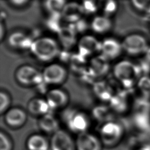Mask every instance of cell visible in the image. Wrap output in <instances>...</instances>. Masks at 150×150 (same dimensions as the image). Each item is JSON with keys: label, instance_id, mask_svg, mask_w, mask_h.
I'll use <instances>...</instances> for the list:
<instances>
[{"label": "cell", "instance_id": "1", "mask_svg": "<svg viewBox=\"0 0 150 150\" xmlns=\"http://www.w3.org/2000/svg\"><path fill=\"white\" fill-rule=\"evenodd\" d=\"M30 49L35 57L43 62L53 60L59 53L57 43L49 37L39 38L33 40Z\"/></svg>", "mask_w": 150, "mask_h": 150}, {"label": "cell", "instance_id": "2", "mask_svg": "<svg viewBox=\"0 0 150 150\" xmlns=\"http://www.w3.org/2000/svg\"><path fill=\"white\" fill-rule=\"evenodd\" d=\"M123 135L124 128L121 124L111 120L101 124L98 135L104 146L113 147L120 142Z\"/></svg>", "mask_w": 150, "mask_h": 150}, {"label": "cell", "instance_id": "3", "mask_svg": "<svg viewBox=\"0 0 150 150\" xmlns=\"http://www.w3.org/2000/svg\"><path fill=\"white\" fill-rule=\"evenodd\" d=\"M15 78L20 85L24 87L37 86L43 83L42 72L28 64L19 66L15 71Z\"/></svg>", "mask_w": 150, "mask_h": 150}, {"label": "cell", "instance_id": "4", "mask_svg": "<svg viewBox=\"0 0 150 150\" xmlns=\"http://www.w3.org/2000/svg\"><path fill=\"white\" fill-rule=\"evenodd\" d=\"M138 73L136 66L127 60L119 62L113 68V74L116 80L126 88L132 86Z\"/></svg>", "mask_w": 150, "mask_h": 150}, {"label": "cell", "instance_id": "5", "mask_svg": "<svg viewBox=\"0 0 150 150\" xmlns=\"http://www.w3.org/2000/svg\"><path fill=\"white\" fill-rule=\"evenodd\" d=\"M43 83L48 86H59L66 82L68 72L60 64L51 63L46 66L42 71Z\"/></svg>", "mask_w": 150, "mask_h": 150}, {"label": "cell", "instance_id": "6", "mask_svg": "<svg viewBox=\"0 0 150 150\" xmlns=\"http://www.w3.org/2000/svg\"><path fill=\"white\" fill-rule=\"evenodd\" d=\"M66 122L70 131L78 135L88 131L91 121L87 113L82 111L75 110L68 113Z\"/></svg>", "mask_w": 150, "mask_h": 150}, {"label": "cell", "instance_id": "7", "mask_svg": "<svg viewBox=\"0 0 150 150\" xmlns=\"http://www.w3.org/2000/svg\"><path fill=\"white\" fill-rule=\"evenodd\" d=\"M50 150H76V140L68 131L59 129L51 136Z\"/></svg>", "mask_w": 150, "mask_h": 150}, {"label": "cell", "instance_id": "8", "mask_svg": "<svg viewBox=\"0 0 150 150\" xmlns=\"http://www.w3.org/2000/svg\"><path fill=\"white\" fill-rule=\"evenodd\" d=\"M45 98L52 111L64 108L68 105L70 100L67 92L57 87L48 90Z\"/></svg>", "mask_w": 150, "mask_h": 150}, {"label": "cell", "instance_id": "9", "mask_svg": "<svg viewBox=\"0 0 150 150\" xmlns=\"http://www.w3.org/2000/svg\"><path fill=\"white\" fill-rule=\"evenodd\" d=\"M75 140L76 150H103L104 146L98 135L89 131L78 134Z\"/></svg>", "mask_w": 150, "mask_h": 150}, {"label": "cell", "instance_id": "10", "mask_svg": "<svg viewBox=\"0 0 150 150\" xmlns=\"http://www.w3.org/2000/svg\"><path fill=\"white\" fill-rule=\"evenodd\" d=\"M4 122L9 127L18 129L22 127L28 120L27 112L18 107H11L4 113Z\"/></svg>", "mask_w": 150, "mask_h": 150}, {"label": "cell", "instance_id": "11", "mask_svg": "<svg viewBox=\"0 0 150 150\" xmlns=\"http://www.w3.org/2000/svg\"><path fill=\"white\" fill-rule=\"evenodd\" d=\"M121 44L122 49L132 54L141 53L147 47L145 39L141 36L135 34L127 36Z\"/></svg>", "mask_w": 150, "mask_h": 150}, {"label": "cell", "instance_id": "12", "mask_svg": "<svg viewBox=\"0 0 150 150\" xmlns=\"http://www.w3.org/2000/svg\"><path fill=\"white\" fill-rule=\"evenodd\" d=\"M84 12L82 5L76 2H70L66 4L60 14L63 19L73 23L79 22Z\"/></svg>", "mask_w": 150, "mask_h": 150}, {"label": "cell", "instance_id": "13", "mask_svg": "<svg viewBox=\"0 0 150 150\" xmlns=\"http://www.w3.org/2000/svg\"><path fill=\"white\" fill-rule=\"evenodd\" d=\"M78 49L80 54L86 57L100 52L101 42L93 36L86 35L79 40Z\"/></svg>", "mask_w": 150, "mask_h": 150}, {"label": "cell", "instance_id": "14", "mask_svg": "<svg viewBox=\"0 0 150 150\" xmlns=\"http://www.w3.org/2000/svg\"><path fill=\"white\" fill-rule=\"evenodd\" d=\"M122 49V44L114 38H106L101 42V54L108 60L117 57Z\"/></svg>", "mask_w": 150, "mask_h": 150}, {"label": "cell", "instance_id": "15", "mask_svg": "<svg viewBox=\"0 0 150 150\" xmlns=\"http://www.w3.org/2000/svg\"><path fill=\"white\" fill-rule=\"evenodd\" d=\"M38 125L42 132L51 135L60 129L58 119L50 112L39 117Z\"/></svg>", "mask_w": 150, "mask_h": 150}, {"label": "cell", "instance_id": "16", "mask_svg": "<svg viewBox=\"0 0 150 150\" xmlns=\"http://www.w3.org/2000/svg\"><path fill=\"white\" fill-rule=\"evenodd\" d=\"M27 110L31 115L39 118L50 112L51 111L45 98L41 97L30 99L27 104Z\"/></svg>", "mask_w": 150, "mask_h": 150}, {"label": "cell", "instance_id": "17", "mask_svg": "<svg viewBox=\"0 0 150 150\" xmlns=\"http://www.w3.org/2000/svg\"><path fill=\"white\" fill-rule=\"evenodd\" d=\"M28 150H50V140L42 134H33L30 135L26 141Z\"/></svg>", "mask_w": 150, "mask_h": 150}, {"label": "cell", "instance_id": "18", "mask_svg": "<svg viewBox=\"0 0 150 150\" xmlns=\"http://www.w3.org/2000/svg\"><path fill=\"white\" fill-rule=\"evenodd\" d=\"M96 96L103 101H110L117 92L113 91L112 86L106 81H99L94 87Z\"/></svg>", "mask_w": 150, "mask_h": 150}, {"label": "cell", "instance_id": "19", "mask_svg": "<svg viewBox=\"0 0 150 150\" xmlns=\"http://www.w3.org/2000/svg\"><path fill=\"white\" fill-rule=\"evenodd\" d=\"M90 64V69L94 77L102 76L108 70V60L102 54L92 59Z\"/></svg>", "mask_w": 150, "mask_h": 150}, {"label": "cell", "instance_id": "20", "mask_svg": "<svg viewBox=\"0 0 150 150\" xmlns=\"http://www.w3.org/2000/svg\"><path fill=\"white\" fill-rule=\"evenodd\" d=\"M8 42L9 45L15 48L25 49H30L33 41L25 33L18 32L10 35Z\"/></svg>", "mask_w": 150, "mask_h": 150}, {"label": "cell", "instance_id": "21", "mask_svg": "<svg viewBox=\"0 0 150 150\" xmlns=\"http://www.w3.org/2000/svg\"><path fill=\"white\" fill-rule=\"evenodd\" d=\"M112 26L111 20L106 16H97L91 23L92 30L96 33L103 34L109 31Z\"/></svg>", "mask_w": 150, "mask_h": 150}, {"label": "cell", "instance_id": "22", "mask_svg": "<svg viewBox=\"0 0 150 150\" xmlns=\"http://www.w3.org/2000/svg\"><path fill=\"white\" fill-rule=\"evenodd\" d=\"M66 0H45V6L52 15L60 14L66 5Z\"/></svg>", "mask_w": 150, "mask_h": 150}, {"label": "cell", "instance_id": "23", "mask_svg": "<svg viewBox=\"0 0 150 150\" xmlns=\"http://www.w3.org/2000/svg\"><path fill=\"white\" fill-rule=\"evenodd\" d=\"M12 98L10 94L5 90H1L0 92V113L4 114L10 108Z\"/></svg>", "mask_w": 150, "mask_h": 150}, {"label": "cell", "instance_id": "24", "mask_svg": "<svg viewBox=\"0 0 150 150\" xmlns=\"http://www.w3.org/2000/svg\"><path fill=\"white\" fill-rule=\"evenodd\" d=\"M60 36L65 46L71 45L74 41L75 34L73 29L70 28H61Z\"/></svg>", "mask_w": 150, "mask_h": 150}, {"label": "cell", "instance_id": "25", "mask_svg": "<svg viewBox=\"0 0 150 150\" xmlns=\"http://www.w3.org/2000/svg\"><path fill=\"white\" fill-rule=\"evenodd\" d=\"M13 144L11 138L4 131L0 132V150H13Z\"/></svg>", "mask_w": 150, "mask_h": 150}, {"label": "cell", "instance_id": "26", "mask_svg": "<svg viewBox=\"0 0 150 150\" xmlns=\"http://www.w3.org/2000/svg\"><path fill=\"white\" fill-rule=\"evenodd\" d=\"M138 86L139 90L146 95H150V78L142 77L138 81Z\"/></svg>", "mask_w": 150, "mask_h": 150}, {"label": "cell", "instance_id": "27", "mask_svg": "<svg viewBox=\"0 0 150 150\" xmlns=\"http://www.w3.org/2000/svg\"><path fill=\"white\" fill-rule=\"evenodd\" d=\"M82 6L84 11L94 12L96 9V6L93 1H84Z\"/></svg>", "mask_w": 150, "mask_h": 150}, {"label": "cell", "instance_id": "28", "mask_svg": "<svg viewBox=\"0 0 150 150\" xmlns=\"http://www.w3.org/2000/svg\"><path fill=\"white\" fill-rule=\"evenodd\" d=\"M116 6H115V4L114 1H112V0L111 1H108L106 4V6L105 7V11H107V12H112L113 11L115 10Z\"/></svg>", "mask_w": 150, "mask_h": 150}, {"label": "cell", "instance_id": "29", "mask_svg": "<svg viewBox=\"0 0 150 150\" xmlns=\"http://www.w3.org/2000/svg\"><path fill=\"white\" fill-rule=\"evenodd\" d=\"M29 0H11V2L15 5L22 6L26 4Z\"/></svg>", "mask_w": 150, "mask_h": 150}, {"label": "cell", "instance_id": "30", "mask_svg": "<svg viewBox=\"0 0 150 150\" xmlns=\"http://www.w3.org/2000/svg\"><path fill=\"white\" fill-rule=\"evenodd\" d=\"M144 145L150 146V128L145 133V143Z\"/></svg>", "mask_w": 150, "mask_h": 150}, {"label": "cell", "instance_id": "31", "mask_svg": "<svg viewBox=\"0 0 150 150\" xmlns=\"http://www.w3.org/2000/svg\"><path fill=\"white\" fill-rule=\"evenodd\" d=\"M135 150H150V146L144 145L143 146H140L139 148L136 149Z\"/></svg>", "mask_w": 150, "mask_h": 150}, {"label": "cell", "instance_id": "32", "mask_svg": "<svg viewBox=\"0 0 150 150\" xmlns=\"http://www.w3.org/2000/svg\"><path fill=\"white\" fill-rule=\"evenodd\" d=\"M95 1L96 0H83V2H84V1H93V2H95Z\"/></svg>", "mask_w": 150, "mask_h": 150}]
</instances>
